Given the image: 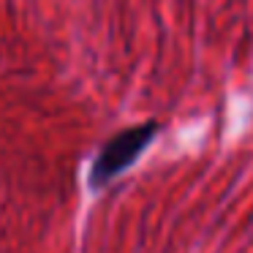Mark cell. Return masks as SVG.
<instances>
[{
	"mask_svg": "<svg viewBox=\"0 0 253 253\" xmlns=\"http://www.w3.org/2000/svg\"><path fill=\"white\" fill-rule=\"evenodd\" d=\"M158 131H161V126L155 120H150V123H139V126L123 128L120 133L106 139L101 144V150L95 153L93 164H90V171H87L90 191H104L112 180L126 174L142 158L144 150L153 144Z\"/></svg>",
	"mask_w": 253,
	"mask_h": 253,
	"instance_id": "1",
	"label": "cell"
}]
</instances>
